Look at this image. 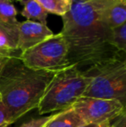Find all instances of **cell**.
Returning a JSON list of instances; mask_svg holds the SVG:
<instances>
[{"instance_id": "cell-7", "label": "cell", "mask_w": 126, "mask_h": 127, "mask_svg": "<svg viewBox=\"0 0 126 127\" xmlns=\"http://www.w3.org/2000/svg\"><path fill=\"white\" fill-rule=\"evenodd\" d=\"M54 35V32L49 27L40 23L29 20L19 22L17 49L24 52L50 38Z\"/></svg>"}, {"instance_id": "cell-13", "label": "cell", "mask_w": 126, "mask_h": 127, "mask_svg": "<svg viewBox=\"0 0 126 127\" xmlns=\"http://www.w3.org/2000/svg\"><path fill=\"white\" fill-rule=\"evenodd\" d=\"M49 13L63 17L70 10L71 3L66 0H35Z\"/></svg>"}, {"instance_id": "cell-12", "label": "cell", "mask_w": 126, "mask_h": 127, "mask_svg": "<svg viewBox=\"0 0 126 127\" xmlns=\"http://www.w3.org/2000/svg\"><path fill=\"white\" fill-rule=\"evenodd\" d=\"M18 14L12 0H0V21L10 25L18 24L17 16Z\"/></svg>"}, {"instance_id": "cell-4", "label": "cell", "mask_w": 126, "mask_h": 127, "mask_svg": "<svg viewBox=\"0 0 126 127\" xmlns=\"http://www.w3.org/2000/svg\"><path fill=\"white\" fill-rule=\"evenodd\" d=\"M92 78L83 97L116 99L126 107V60H113L84 73Z\"/></svg>"}, {"instance_id": "cell-11", "label": "cell", "mask_w": 126, "mask_h": 127, "mask_svg": "<svg viewBox=\"0 0 126 127\" xmlns=\"http://www.w3.org/2000/svg\"><path fill=\"white\" fill-rule=\"evenodd\" d=\"M107 19L111 28L115 29L126 22V0H112L107 9Z\"/></svg>"}, {"instance_id": "cell-16", "label": "cell", "mask_w": 126, "mask_h": 127, "mask_svg": "<svg viewBox=\"0 0 126 127\" xmlns=\"http://www.w3.org/2000/svg\"><path fill=\"white\" fill-rule=\"evenodd\" d=\"M111 127H126V109L121 115L111 122Z\"/></svg>"}, {"instance_id": "cell-17", "label": "cell", "mask_w": 126, "mask_h": 127, "mask_svg": "<svg viewBox=\"0 0 126 127\" xmlns=\"http://www.w3.org/2000/svg\"><path fill=\"white\" fill-rule=\"evenodd\" d=\"M21 52L11 51L0 47V58H10V57H20Z\"/></svg>"}, {"instance_id": "cell-19", "label": "cell", "mask_w": 126, "mask_h": 127, "mask_svg": "<svg viewBox=\"0 0 126 127\" xmlns=\"http://www.w3.org/2000/svg\"><path fill=\"white\" fill-rule=\"evenodd\" d=\"M4 59H6V58H0V65L3 63V62L4 61Z\"/></svg>"}, {"instance_id": "cell-15", "label": "cell", "mask_w": 126, "mask_h": 127, "mask_svg": "<svg viewBox=\"0 0 126 127\" xmlns=\"http://www.w3.org/2000/svg\"><path fill=\"white\" fill-rule=\"evenodd\" d=\"M11 124L9 112L0 97V127H9Z\"/></svg>"}, {"instance_id": "cell-22", "label": "cell", "mask_w": 126, "mask_h": 127, "mask_svg": "<svg viewBox=\"0 0 126 127\" xmlns=\"http://www.w3.org/2000/svg\"></svg>"}, {"instance_id": "cell-9", "label": "cell", "mask_w": 126, "mask_h": 127, "mask_svg": "<svg viewBox=\"0 0 126 127\" xmlns=\"http://www.w3.org/2000/svg\"><path fill=\"white\" fill-rule=\"evenodd\" d=\"M24 6L21 15L27 20L47 25L49 12L35 0H17Z\"/></svg>"}, {"instance_id": "cell-2", "label": "cell", "mask_w": 126, "mask_h": 127, "mask_svg": "<svg viewBox=\"0 0 126 127\" xmlns=\"http://www.w3.org/2000/svg\"><path fill=\"white\" fill-rule=\"evenodd\" d=\"M54 74L29 68L20 57L4 59L0 65V97L12 124L37 108Z\"/></svg>"}, {"instance_id": "cell-3", "label": "cell", "mask_w": 126, "mask_h": 127, "mask_svg": "<svg viewBox=\"0 0 126 127\" xmlns=\"http://www.w3.org/2000/svg\"><path fill=\"white\" fill-rule=\"evenodd\" d=\"M91 81V77L74 65L55 73L37 106L39 114L44 116L70 108L83 97Z\"/></svg>"}, {"instance_id": "cell-20", "label": "cell", "mask_w": 126, "mask_h": 127, "mask_svg": "<svg viewBox=\"0 0 126 127\" xmlns=\"http://www.w3.org/2000/svg\"><path fill=\"white\" fill-rule=\"evenodd\" d=\"M66 1H67V2H68V3H72V0H66Z\"/></svg>"}, {"instance_id": "cell-18", "label": "cell", "mask_w": 126, "mask_h": 127, "mask_svg": "<svg viewBox=\"0 0 126 127\" xmlns=\"http://www.w3.org/2000/svg\"><path fill=\"white\" fill-rule=\"evenodd\" d=\"M111 123L106 122L102 124H94V123H85L79 127H111Z\"/></svg>"}, {"instance_id": "cell-14", "label": "cell", "mask_w": 126, "mask_h": 127, "mask_svg": "<svg viewBox=\"0 0 126 127\" xmlns=\"http://www.w3.org/2000/svg\"><path fill=\"white\" fill-rule=\"evenodd\" d=\"M112 42L118 51L126 55V22L112 30Z\"/></svg>"}, {"instance_id": "cell-6", "label": "cell", "mask_w": 126, "mask_h": 127, "mask_svg": "<svg viewBox=\"0 0 126 127\" xmlns=\"http://www.w3.org/2000/svg\"><path fill=\"white\" fill-rule=\"evenodd\" d=\"M84 123H111L120 116L125 107L120 101L95 97H81L72 105Z\"/></svg>"}, {"instance_id": "cell-23", "label": "cell", "mask_w": 126, "mask_h": 127, "mask_svg": "<svg viewBox=\"0 0 126 127\" xmlns=\"http://www.w3.org/2000/svg\"><path fill=\"white\" fill-rule=\"evenodd\" d=\"M125 109H126V107H125Z\"/></svg>"}, {"instance_id": "cell-10", "label": "cell", "mask_w": 126, "mask_h": 127, "mask_svg": "<svg viewBox=\"0 0 126 127\" xmlns=\"http://www.w3.org/2000/svg\"><path fill=\"white\" fill-rule=\"evenodd\" d=\"M18 24L10 25L0 21V47L11 51L21 52L17 49Z\"/></svg>"}, {"instance_id": "cell-5", "label": "cell", "mask_w": 126, "mask_h": 127, "mask_svg": "<svg viewBox=\"0 0 126 127\" xmlns=\"http://www.w3.org/2000/svg\"><path fill=\"white\" fill-rule=\"evenodd\" d=\"M20 59L34 70L57 73L71 66L67 42L61 32L22 52Z\"/></svg>"}, {"instance_id": "cell-1", "label": "cell", "mask_w": 126, "mask_h": 127, "mask_svg": "<svg viewBox=\"0 0 126 127\" xmlns=\"http://www.w3.org/2000/svg\"><path fill=\"white\" fill-rule=\"evenodd\" d=\"M112 0H72L62 17V34L68 48V61L86 73L98 66L123 58L112 42L107 9Z\"/></svg>"}, {"instance_id": "cell-8", "label": "cell", "mask_w": 126, "mask_h": 127, "mask_svg": "<svg viewBox=\"0 0 126 127\" xmlns=\"http://www.w3.org/2000/svg\"><path fill=\"white\" fill-rule=\"evenodd\" d=\"M83 124H85L84 121L70 107L53 114V117L44 127H79Z\"/></svg>"}, {"instance_id": "cell-21", "label": "cell", "mask_w": 126, "mask_h": 127, "mask_svg": "<svg viewBox=\"0 0 126 127\" xmlns=\"http://www.w3.org/2000/svg\"><path fill=\"white\" fill-rule=\"evenodd\" d=\"M125 60H126V55H125Z\"/></svg>"}]
</instances>
